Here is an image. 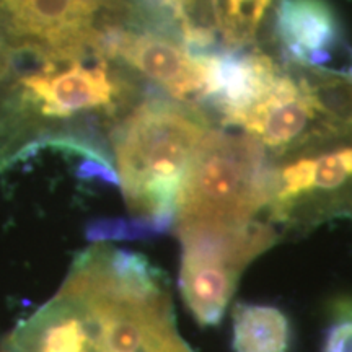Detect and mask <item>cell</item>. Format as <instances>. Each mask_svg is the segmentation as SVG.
I'll use <instances>...</instances> for the list:
<instances>
[{
  "instance_id": "cell-1",
  "label": "cell",
  "mask_w": 352,
  "mask_h": 352,
  "mask_svg": "<svg viewBox=\"0 0 352 352\" xmlns=\"http://www.w3.org/2000/svg\"><path fill=\"white\" fill-rule=\"evenodd\" d=\"M210 129L204 114L152 98L134 107L109 132L113 168L131 222L148 236L175 226L183 182Z\"/></svg>"
},
{
  "instance_id": "cell-2",
  "label": "cell",
  "mask_w": 352,
  "mask_h": 352,
  "mask_svg": "<svg viewBox=\"0 0 352 352\" xmlns=\"http://www.w3.org/2000/svg\"><path fill=\"white\" fill-rule=\"evenodd\" d=\"M274 166L252 135L212 127L197 148L176 206L175 227H241L270 208Z\"/></svg>"
},
{
  "instance_id": "cell-3",
  "label": "cell",
  "mask_w": 352,
  "mask_h": 352,
  "mask_svg": "<svg viewBox=\"0 0 352 352\" xmlns=\"http://www.w3.org/2000/svg\"><path fill=\"white\" fill-rule=\"evenodd\" d=\"M87 57L44 64L21 78L19 116L0 126V166L39 144H52L60 122L82 116L113 118L124 107L131 85L113 69L111 59L98 54L95 64H87Z\"/></svg>"
},
{
  "instance_id": "cell-4",
  "label": "cell",
  "mask_w": 352,
  "mask_h": 352,
  "mask_svg": "<svg viewBox=\"0 0 352 352\" xmlns=\"http://www.w3.org/2000/svg\"><path fill=\"white\" fill-rule=\"evenodd\" d=\"M121 0H0V41L8 51L63 64L98 52L104 20Z\"/></svg>"
},
{
  "instance_id": "cell-5",
  "label": "cell",
  "mask_w": 352,
  "mask_h": 352,
  "mask_svg": "<svg viewBox=\"0 0 352 352\" xmlns=\"http://www.w3.org/2000/svg\"><path fill=\"white\" fill-rule=\"evenodd\" d=\"M98 52L147 77L183 107L204 114L202 107L212 96V52L195 54L179 38L153 28L114 25L101 36Z\"/></svg>"
},
{
  "instance_id": "cell-6",
  "label": "cell",
  "mask_w": 352,
  "mask_h": 352,
  "mask_svg": "<svg viewBox=\"0 0 352 352\" xmlns=\"http://www.w3.org/2000/svg\"><path fill=\"white\" fill-rule=\"evenodd\" d=\"M179 292L201 327H217L241 272L261 254L258 241L241 232H197L179 236Z\"/></svg>"
},
{
  "instance_id": "cell-7",
  "label": "cell",
  "mask_w": 352,
  "mask_h": 352,
  "mask_svg": "<svg viewBox=\"0 0 352 352\" xmlns=\"http://www.w3.org/2000/svg\"><path fill=\"white\" fill-rule=\"evenodd\" d=\"M352 182V144L318 153H300L274 168L270 217L287 222L290 214L316 195L338 191Z\"/></svg>"
},
{
  "instance_id": "cell-8",
  "label": "cell",
  "mask_w": 352,
  "mask_h": 352,
  "mask_svg": "<svg viewBox=\"0 0 352 352\" xmlns=\"http://www.w3.org/2000/svg\"><path fill=\"white\" fill-rule=\"evenodd\" d=\"M276 32L292 64L324 72L340 46V33L323 0H280Z\"/></svg>"
},
{
  "instance_id": "cell-9",
  "label": "cell",
  "mask_w": 352,
  "mask_h": 352,
  "mask_svg": "<svg viewBox=\"0 0 352 352\" xmlns=\"http://www.w3.org/2000/svg\"><path fill=\"white\" fill-rule=\"evenodd\" d=\"M233 352H289L290 323L276 307L239 303L233 310Z\"/></svg>"
},
{
  "instance_id": "cell-10",
  "label": "cell",
  "mask_w": 352,
  "mask_h": 352,
  "mask_svg": "<svg viewBox=\"0 0 352 352\" xmlns=\"http://www.w3.org/2000/svg\"><path fill=\"white\" fill-rule=\"evenodd\" d=\"M210 26L226 50H248L256 41L272 0H204Z\"/></svg>"
},
{
  "instance_id": "cell-11",
  "label": "cell",
  "mask_w": 352,
  "mask_h": 352,
  "mask_svg": "<svg viewBox=\"0 0 352 352\" xmlns=\"http://www.w3.org/2000/svg\"><path fill=\"white\" fill-rule=\"evenodd\" d=\"M323 352H352V300L342 298L331 305Z\"/></svg>"
},
{
  "instance_id": "cell-12",
  "label": "cell",
  "mask_w": 352,
  "mask_h": 352,
  "mask_svg": "<svg viewBox=\"0 0 352 352\" xmlns=\"http://www.w3.org/2000/svg\"><path fill=\"white\" fill-rule=\"evenodd\" d=\"M8 65V50L3 46V43L0 41V76H3Z\"/></svg>"
}]
</instances>
